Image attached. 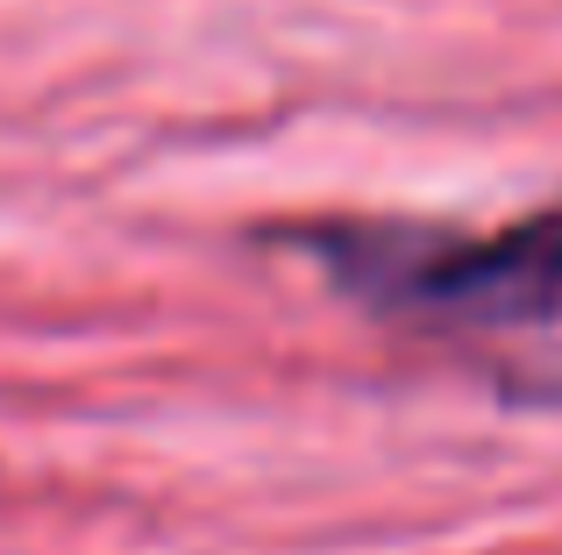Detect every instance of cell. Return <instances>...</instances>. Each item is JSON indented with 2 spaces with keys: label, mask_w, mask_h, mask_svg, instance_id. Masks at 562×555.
Instances as JSON below:
<instances>
[{
  "label": "cell",
  "mask_w": 562,
  "mask_h": 555,
  "mask_svg": "<svg viewBox=\"0 0 562 555\" xmlns=\"http://www.w3.org/2000/svg\"><path fill=\"white\" fill-rule=\"evenodd\" d=\"M278 242L384 328L463 349H562V207L498 228L342 214Z\"/></svg>",
  "instance_id": "6da1fadb"
}]
</instances>
